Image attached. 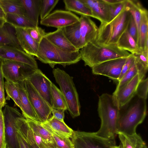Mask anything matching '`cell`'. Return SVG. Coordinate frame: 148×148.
I'll return each instance as SVG.
<instances>
[{
    "label": "cell",
    "instance_id": "16",
    "mask_svg": "<svg viewBox=\"0 0 148 148\" xmlns=\"http://www.w3.org/2000/svg\"><path fill=\"white\" fill-rule=\"evenodd\" d=\"M80 49L95 40L98 27L90 17L81 16L79 18Z\"/></svg>",
    "mask_w": 148,
    "mask_h": 148
},
{
    "label": "cell",
    "instance_id": "31",
    "mask_svg": "<svg viewBox=\"0 0 148 148\" xmlns=\"http://www.w3.org/2000/svg\"><path fill=\"white\" fill-rule=\"evenodd\" d=\"M148 38V12L145 8L141 13L138 46L139 49L143 50L145 42Z\"/></svg>",
    "mask_w": 148,
    "mask_h": 148
},
{
    "label": "cell",
    "instance_id": "10",
    "mask_svg": "<svg viewBox=\"0 0 148 148\" xmlns=\"http://www.w3.org/2000/svg\"><path fill=\"white\" fill-rule=\"evenodd\" d=\"M23 84L28 98L40 122H46L52 116L51 107L28 80H24Z\"/></svg>",
    "mask_w": 148,
    "mask_h": 148
},
{
    "label": "cell",
    "instance_id": "41",
    "mask_svg": "<svg viewBox=\"0 0 148 148\" xmlns=\"http://www.w3.org/2000/svg\"><path fill=\"white\" fill-rule=\"evenodd\" d=\"M31 37L37 42L39 43L46 34L44 30L37 26L34 28L25 29Z\"/></svg>",
    "mask_w": 148,
    "mask_h": 148
},
{
    "label": "cell",
    "instance_id": "22",
    "mask_svg": "<svg viewBox=\"0 0 148 148\" xmlns=\"http://www.w3.org/2000/svg\"><path fill=\"white\" fill-rule=\"evenodd\" d=\"M12 46L22 50L17 38L15 27L7 22L0 27V46Z\"/></svg>",
    "mask_w": 148,
    "mask_h": 148
},
{
    "label": "cell",
    "instance_id": "52",
    "mask_svg": "<svg viewBox=\"0 0 148 148\" xmlns=\"http://www.w3.org/2000/svg\"><path fill=\"white\" fill-rule=\"evenodd\" d=\"M6 14L0 6V18L5 19Z\"/></svg>",
    "mask_w": 148,
    "mask_h": 148
},
{
    "label": "cell",
    "instance_id": "51",
    "mask_svg": "<svg viewBox=\"0 0 148 148\" xmlns=\"http://www.w3.org/2000/svg\"><path fill=\"white\" fill-rule=\"evenodd\" d=\"M122 0H103L104 1L109 5L118 3Z\"/></svg>",
    "mask_w": 148,
    "mask_h": 148
},
{
    "label": "cell",
    "instance_id": "20",
    "mask_svg": "<svg viewBox=\"0 0 148 148\" xmlns=\"http://www.w3.org/2000/svg\"><path fill=\"white\" fill-rule=\"evenodd\" d=\"M40 123L51 134L68 138L72 137L74 131L68 126L64 121L59 120L52 116L46 122Z\"/></svg>",
    "mask_w": 148,
    "mask_h": 148
},
{
    "label": "cell",
    "instance_id": "46",
    "mask_svg": "<svg viewBox=\"0 0 148 148\" xmlns=\"http://www.w3.org/2000/svg\"><path fill=\"white\" fill-rule=\"evenodd\" d=\"M33 133L35 140L40 148H55L51 144L44 140L33 132Z\"/></svg>",
    "mask_w": 148,
    "mask_h": 148
},
{
    "label": "cell",
    "instance_id": "33",
    "mask_svg": "<svg viewBox=\"0 0 148 148\" xmlns=\"http://www.w3.org/2000/svg\"><path fill=\"white\" fill-rule=\"evenodd\" d=\"M133 54L135 62L138 71V74L142 79H143L148 69V53L142 50Z\"/></svg>",
    "mask_w": 148,
    "mask_h": 148
},
{
    "label": "cell",
    "instance_id": "24",
    "mask_svg": "<svg viewBox=\"0 0 148 148\" xmlns=\"http://www.w3.org/2000/svg\"><path fill=\"white\" fill-rule=\"evenodd\" d=\"M122 148H147L145 142L136 133L132 135L117 134Z\"/></svg>",
    "mask_w": 148,
    "mask_h": 148
},
{
    "label": "cell",
    "instance_id": "6",
    "mask_svg": "<svg viewBox=\"0 0 148 148\" xmlns=\"http://www.w3.org/2000/svg\"><path fill=\"white\" fill-rule=\"evenodd\" d=\"M53 73L66 101L67 110L73 118L79 116L80 106L73 77L59 68L54 69Z\"/></svg>",
    "mask_w": 148,
    "mask_h": 148
},
{
    "label": "cell",
    "instance_id": "53",
    "mask_svg": "<svg viewBox=\"0 0 148 148\" xmlns=\"http://www.w3.org/2000/svg\"><path fill=\"white\" fill-rule=\"evenodd\" d=\"M6 22L5 19L0 18V27H1Z\"/></svg>",
    "mask_w": 148,
    "mask_h": 148
},
{
    "label": "cell",
    "instance_id": "45",
    "mask_svg": "<svg viewBox=\"0 0 148 148\" xmlns=\"http://www.w3.org/2000/svg\"><path fill=\"white\" fill-rule=\"evenodd\" d=\"M135 61V58L133 54L131 53L130 55L127 57L124 64L121 73L118 79V82L119 81L127 71L129 69Z\"/></svg>",
    "mask_w": 148,
    "mask_h": 148
},
{
    "label": "cell",
    "instance_id": "43",
    "mask_svg": "<svg viewBox=\"0 0 148 148\" xmlns=\"http://www.w3.org/2000/svg\"><path fill=\"white\" fill-rule=\"evenodd\" d=\"M0 148H7L3 111L0 109Z\"/></svg>",
    "mask_w": 148,
    "mask_h": 148
},
{
    "label": "cell",
    "instance_id": "19",
    "mask_svg": "<svg viewBox=\"0 0 148 148\" xmlns=\"http://www.w3.org/2000/svg\"><path fill=\"white\" fill-rule=\"evenodd\" d=\"M22 81L16 83L20 97L22 114L26 119L40 122L39 118L28 97Z\"/></svg>",
    "mask_w": 148,
    "mask_h": 148
},
{
    "label": "cell",
    "instance_id": "18",
    "mask_svg": "<svg viewBox=\"0 0 148 148\" xmlns=\"http://www.w3.org/2000/svg\"><path fill=\"white\" fill-rule=\"evenodd\" d=\"M15 27L17 38L22 49L29 55L36 56L39 43L31 37L25 29Z\"/></svg>",
    "mask_w": 148,
    "mask_h": 148
},
{
    "label": "cell",
    "instance_id": "48",
    "mask_svg": "<svg viewBox=\"0 0 148 148\" xmlns=\"http://www.w3.org/2000/svg\"><path fill=\"white\" fill-rule=\"evenodd\" d=\"M18 138L20 148H30L29 145L26 140L17 131Z\"/></svg>",
    "mask_w": 148,
    "mask_h": 148
},
{
    "label": "cell",
    "instance_id": "8",
    "mask_svg": "<svg viewBox=\"0 0 148 148\" xmlns=\"http://www.w3.org/2000/svg\"><path fill=\"white\" fill-rule=\"evenodd\" d=\"M3 111L7 148H20L17 132L18 118L23 114L17 108L6 105Z\"/></svg>",
    "mask_w": 148,
    "mask_h": 148
},
{
    "label": "cell",
    "instance_id": "3",
    "mask_svg": "<svg viewBox=\"0 0 148 148\" xmlns=\"http://www.w3.org/2000/svg\"><path fill=\"white\" fill-rule=\"evenodd\" d=\"M79 51L81 60L85 65L91 68L104 62L127 58L131 55L128 51L119 48L116 44L101 46L90 42Z\"/></svg>",
    "mask_w": 148,
    "mask_h": 148
},
{
    "label": "cell",
    "instance_id": "28",
    "mask_svg": "<svg viewBox=\"0 0 148 148\" xmlns=\"http://www.w3.org/2000/svg\"><path fill=\"white\" fill-rule=\"evenodd\" d=\"M6 22L15 27L26 29L34 28L38 26L25 16L19 14L8 13L6 14Z\"/></svg>",
    "mask_w": 148,
    "mask_h": 148
},
{
    "label": "cell",
    "instance_id": "26",
    "mask_svg": "<svg viewBox=\"0 0 148 148\" xmlns=\"http://www.w3.org/2000/svg\"><path fill=\"white\" fill-rule=\"evenodd\" d=\"M26 120L28 125L34 133L56 148V143L52 134L44 127L40 122L29 119Z\"/></svg>",
    "mask_w": 148,
    "mask_h": 148
},
{
    "label": "cell",
    "instance_id": "2",
    "mask_svg": "<svg viewBox=\"0 0 148 148\" xmlns=\"http://www.w3.org/2000/svg\"><path fill=\"white\" fill-rule=\"evenodd\" d=\"M120 108L112 95L103 93L99 97L98 112L101 121L100 128L96 134L101 137L115 139L117 134Z\"/></svg>",
    "mask_w": 148,
    "mask_h": 148
},
{
    "label": "cell",
    "instance_id": "14",
    "mask_svg": "<svg viewBox=\"0 0 148 148\" xmlns=\"http://www.w3.org/2000/svg\"><path fill=\"white\" fill-rule=\"evenodd\" d=\"M27 80L52 108L51 88L53 83L50 80L38 69Z\"/></svg>",
    "mask_w": 148,
    "mask_h": 148
},
{
    "label": "cell",
    "instance_id": "17",
    "mask_svg": "<svg viewBox=\"0 0 148 148\" xmlns=\"http://www.w3.org/2000/svg\"><path fill=\"white\" fill-rule=\"evenodd\" d=\"M90 10L92 17L99 20L101 23L110 21L109 5L103 0H81Z\"/></svg>",
    "mask_w": 148,
    "mask_h": 148
},
{
    "label": "cell",
    "instance_id": "55",
    "mask_svg": "<svg viewBox=\"0 0 148 148\" xmlns=\"http://www.w3.org/2000/svg\"><path fill=\"white\" fill-rule=\"evenodd\" d=\"M111 148H118V147H117V146L116 145L115 146L112 147Z\"/></svg>",
    "mask_w": 148,
    "mask_h": 148
},
{
    "label": "cell",
    "instance_id": "38",
    "mask_svg": "<svg viewBox=\"0 0 148 148\" xmlns=\"http://www.w3.org/2000/svg\"><path fill=\"white\" fill-rule=\"evenodd\" d=\"M138 71L135 61L121 79L118 82L116 89H118L130 82L137 74Z\"/></svg>",
    "mask_w": 148,
    "mask_h": 148
},
{
    "label": "cell",
    "instance_id": "9",
    "mask_svg": "<svg viewBox=\"0 0 148 148\" xmlns=\"http://www.w3.org/2000/svg\"><path fill=\"white\" fill-rule=\"evenodd\" d=\"M2 68L3 77L15 84L27 79L36 69L23 63L8 60H3Z\"/></svg>",
    "mask_w": 148,
    "mask_h": 148
},
{
    "label": "cell",
    "instance_id": "7",
    "mask_svg": "<svg viewBox=\"0 0 148 148\" xmlns=\"http://www.w3.org/2000/svg\"><path fill=\"white\" fill-rule=\"evenodd\" d=\"M71 138L74 148H111L116 145L115 139L101 137L95 132L74 131Z\"/></svg>",
    "mask_w": 148,
    "mask_h": 148
},
{
    "label": "cell",
    "instance_id": "21",
    "mask_svg": "<svg viewBox=\"0 0 148 148\" xmlns=\"http://www.w3.org/2000/svg\"><path fill=\"white\" fill-rule=\"evenodd\" d=\"M45 37L54 45L65 51L72 52L78 50L69 41L65 35L62 28L46 33Z\"/></svg>",
    "mask_w": 148,
    "mask_h": 148
},
{
    "label": "cell",
    "instance_id": "47",
    "mask_svg": "<svg viewBox=\"0 0 148 148\" xmlns=\"http://www.w3.org/2000/svg\"><path fill=\"white\" fill-rule=\"evenodd\" d=\"M51 110L52 116L59 120L64 121L65 110L51 108Z\"/></svg>",
    "mask_w": 148,
    "mask_h": 148
},
{
    "label": "cell",
    "instance_id": "50",
    "mask_svg": "<svg viewBox=\"0 0 148 148\" xmlns=\"http://www.w3.org/2000/svg\"><path fill=\"white\" fill-rule=\"evenodd\" d=\"M3 60L0 58V85L2 88L4 90L3 77L2 71V65Z\"/></svg>",
    "mask_w": 148,
    "mask_h": 148
},
{
    "label": "cell",
    "instance_id": "44",
    "mask_svg": "<svg viewBox=\"0 0 148 148\" xmlns=\"http://www.w3.org/2000/svg\"><path fill=\"white\" fill-rule=\"evenodd\" d=\"M127 29L129 33L138 46V30L134 19L131 14Z\"/></svg>",
    "mask_w": 148,
    "mask_h": 148
},
{
    "label": "cell",
    "instance_id": "54",
    "mask_svg": "<svg viewBox=\"0 0 148 148\" xmlns=\"http://www.w3.org/2000/svg\"><path fill=\"white\" fill-rule=\"evenodd\" d=\"M118 148H122L121 144H120L119 146H117Z\"/></svg>",
    "mask_w": 148,
    "mask_h": 148
},
{
    "label": "cell",
    "instance_id": "12",
    "mask_svg": "<svg viewBox=\"0 0 148 148\" xmlns=\"http://www.w3.org/2000/svg\"><path fill=\"white\" fill-rule=\"evenodd\" d=\"M127 58L113 59L101 63L92 68V73L95 75L106 76L118 81Z\"/></svg>",
    "mask_w": 148,
    "mask_h": 148
},
{
    "label": "cell",
    "instance_id": "36",
    "mask_svg": "<svg viewBox=\"0 0 148 148\" xmlns=\"http://www.w3.org/2000/svg\"><path fill=\"white\" fill-rule=\"evenodd\" d=\"M4 86L7 95L6 99L9 100L11 98L14 101L16 106L21 109V104L20 96L16 84L6 80L4 82Z\"/></svg>",
    "mask_w": 148,
    "mask_h": 148
},
{
    "label": "cell",
    "instance_id": "13",
    "mask_svg": "<svg viewBox=\"0 0 148 148\" xmlns=\"http://www.w3.org/2000/svg\"><path fill=\"white\" fill-rule=\"evenodd\" d=\"M0 58L2 60L23 63L35 69H38L37 63L33 56L15 47L0 46Z\"/></svg>",
    "mask_w": 148,
    "mask_h": 148
},
{
    "label": "cell",
    "instance_id": "25",
    "mask_svg": "<svg viewBox=\"0 0 148 148\" xmlns=\"http://www.w3.org/2000/svg\"><path fill=\"white\" fill-rule=\"evenodd\" d=\"M17 131L26 140L30 148H40L36 144L33 132L29 127L26 119L24 116L18 117L17 121Z\"/></svg>",
    "mask_w": 148,
    "mask_h": 148
},
{
    "label": "cell",
    "instance_id": "27",
    "mask_svg": "<svg viewBox=\"0 0 148 148\" xmlns=\"http://www.w3.org/2000/svg\"><path fill=\"white\" fill-rule=\"evenodd\" d=\"M116 44L120 48L129 51L132 54L137 53L141 50L129 33L127 28L120 36Z\"/></svg>",
    "mask_w": 148,
    "mask_h": 148
},
{
    "label": "cell",
    "instance_id": "35",
    "mask_svg": "<svg viewBox=\"0 0 148 148\" xmlns=\"http://www.w3.org/2000/svg\"><path fill=\"white\" fill-rule=\"evenodd\" d=\"M127 7L134 19L138 30L139 39L141 13L144 8L139 1L136 0H128Z\"/></svg>",
    "mask_w": 148,
    "mask_h": 148
},
{
    "label": "cell",
    "instance_id": "37",
    "mask_svg": "<svg viewBox=\"0 0 148 148\" xmlns=\"http://www.w3.org/2000/svg\"><path fill=\"white\" fill-rule=\"evenodd\" d=\"M59 1V0H41L40 14L41 20L50 14Z\"/></svg>",
    "mask_w": 148,
    "mask_h": 148
},
{
    "label": "cell",
    "instance_id": "29",
    "mask_svg": "<svg viewBox=\"0 0 148 148\" xmlns=\"http://www.w3.org/2000/svg\"><path fill=\"white\" fill-rule=\"evenodd\" d=\"M79 21L62 28L64 33L70 42L77 49H80Z\"/></svg>",
    "mask_w": 148,
    "mask_h": 148
},
{
    "label": "cell",
    "instance_id": "1",
    "mask_svg": "<svg viewBox=\"0 0 148 148\" xmlns=\"http://www.w3.org/2000/svg\"><path fill=\"white\" fill-rule=\"evenodd\" d=\"M147 109L146 100L136 95L127 103L120 108L117 134L136 133L137 126L143 122L146 116Z\"/></svg>",
    "mask_w": 148,
    "mask_h": 148
},
{
    "label": "cell",
    "instance_id": "49",
    "mask_svg": "<svg viewBox=\"0 0 148 148\" xmlns=\"http://www.w3.org/2000/svg\"><path fill=\"white\" fill-rule=\"evenodd\" d=\"M6 104L4 90L2 88L0 85V109L4 107Z\"/></svg>",
    "mask_w": 148,
    "mask_h": 148
},
{
    "label": "cell",
    "instance_id": "23",
    "mask_svg": "<svg viewBox=\"0 0 148 148\" xmlns=\"http://www.w3.org/2000/svg\"><path fill=\"white\" fill-rule=\"evenodd\" d=\"M24 10V16L38 26L41 0H20Z\"/></svg>",
    "mask_w": 148,
    "mask_h": 148
},
{
    "label": "cell",
    "instance_id": "32",
    "mask_svg": "<svg viewBox=\"0 0 148 148\" xmlns=\"http://www.w3.org/2000/svg\"><path fill=\"white\" fill-rule=\"evenodd\" d=\"M0 6L5 14L24 16V10L20 0H0Z\"/></svg>",
    "mask_w": 148,
    "mask_h": 148
},
{
    "label": "cell",
    "instance_id": "30",
    "mask_svg": "<svg viewBox=\"0 0 148 148\" xmlns=\"http://www.w3.org/2000/svg\"><path fill=\"white\" fill-rule=\"evenodd\" d=\"M66 10L77 13L81 16L92 17L90 9L81 0H64Z\"/></svg>",
    "mask_w": 148,
    "mask_h": 148
},
{
    "label": "cell",
    "instance_id": "5",
    "mask_svg": "<svg viewBox=\"0 0 148 148\" xmlns=\"http://www.w3.org/2000/svg\"><path fill=\"white\" fill-rule=\"evenodd\" d=\"M79 50L72 52L65 51L53 45L44 37L39 43L36 57L52 68L57 64L65 67L76 64L81 60Z\"/></svg>",
    "mask_w": 148,
    "mask_h": 148
},
{
    "label": "cell",
    "instance_id": "34",
    "mask_svg": "<svg viewBox=\"0 0 148 148\" xmlns=\"http://www.w3.org/2000/svg\"><path fill=\"white\" fill-rule=\"evenodd\" d=\"M51 95L52 108L67 110L66 104L61 90L53 83L51 86Z\"/></svg>",
    "mask_w": 148,
    "mask_h": 148
},
{
    "label": "cell",
    "instance_id": "15",
    "mask_svg": "<svg viewBox=\"0 0 148 148\" xmlns=\"http://www.w3.org/2000/svg\"><path fill=\"white\" fill-rule=\"evenodd\" d=\"M141 79L138 73L128 83L115 89L112 95L119 108L126 105L135 95L137 87Z\"/></svg>",
    "mask_w": 148,
    "mask_h": 148
},
{
    "label": "cell",
    "instance_id": "4",
    "mask_svg": "<svg viewBox=\"0 0 148 148\" xmlns=\"http://www.w3.org/2000/svg\"><path fill=\"white\" fill-rule=\"evenodd\" d=\"M131 15L127 7L109 22L101 23L96 37L92 42L101 46L116 44L127 28Z\"/></svg>",
    "mask_w": 148,
    "mask_h": 148
},
{
    "label": "cell",
    "instance_id": "39",
    "mask_svg": "<svg viewBox=\"0 0 148 148\" xmlns=\"http://www.w3.org/2000/svg\"><path fill=\"white\" fill-rule=\"evenodd\" d=\"M127 4L128 0H122L118 3L109 5L110 8V21L127 7Z\"/></svg>",
    "mask_w": 148,
    "mask_h": 148
},
{
    "label": "cell",
    "instance_id": "40",
    "mask_svg": "<svg viewBox=\"0 0 148 148\" xmlns=\"http://www.w3.org/2000/svg\"><path fill=\"white\" fill-rule=\"evenodd\" d=\"M148 78L141 79L139 83L136 90V95L138 97L146 100L147 98Z\"/></svg>",
    "mask_w": 148,
    "mask_h": 148
},
{
    "label": "cell",
    "instance_id": "42",
    "mask_svg": "<svg viewBox=\"0 0 148 148\" xmlns=\"http://www.w3.org/2000/svg\"><path fill=\"white\" fill-rule=\"evenodd\" d=\"M52 134L56 143V148H74L73 144L69 138Z\"/></svg>",
    "mask_w": 148,
    "mask_h": 148
},
{
    "label": "cell",
    "instance_id": "11",
    "mask_svg": "<svg viewBox=\"0 0 148 148\" xmlns=\"http://www.w3.org/2000/svg\"><path fill=\"white\" fill-rule=\"evenodd\" d=\"M79 21V18L70 11L56 10L40 20V23L44 26L58 29L71 25Z\"/></svg>",
    "mask_w": 148,
    "mask_h": 148
}]
</instances>
